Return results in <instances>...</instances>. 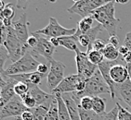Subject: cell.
Instances as JSON below:
<instances>
[{"label": "cell", "instance_id": "17", "mask_svg": "<svg viewBox=\"0 0 131 120\" xmlns=\"http://www.w3.org/2000/svg\"><path fill=\"white\" fill-rule=\"evenodd\" d=\"M116 98L121 99L131 108V80H127L122 84H115Z\"/></svg>", "mask_w": 131, "mask_h": 120}, {"label": "cell", "instance_id": "35", "mask_svg": "<svg viewBox=\"0 0 131 120\" xmlns=\"http://www.w3.org/2000/svg\"><path fill=\"white\" fill-rule=\"evenodd\" d=\"M8 59H9L8 57V53L6 49V47L4 45H1V49H0V61H1V64H0V68H1V72L4 71V65H5V62Z\"/></svg>", "mask_w": 131, "mask_h": 120}, {"label": "cell", "instance_id": "6", "mask_svg": "<svg viewBox=\"0 0 131 120\" xmlns=\"http://www.w3.org/2000/svg\"><path fill=\"white\" fill-rule=\"evenodd\" d=\"M108 2L109 1L105 0H79L75 1L74 4L67 9V11L72 14H77L84 19L90 16L94 10L106 5Z\"/></svg>", "mask_w": 131, "mask_h": 120}, {"label": "cell", "instance_id": "7", "mask_svg": "<svg viewBox=\"0 0 131 120\" xmlns=\"http://www.w3.org/2000/svg\"><path fill=\"white\" fill-rule=\"evenodd\" d=\"M75 62L77 68V74L84 80H88L97 72L98 66L93 65L89 61L88 54L81 52L80 49L77 48L75 51Z\"/></svg>", "mask_w": 131, "mask_h": 120}, {"label": "cell", "instance_id": "44", "mask_svg": "<svg viewBox=\"0 0 131 120\" xmlns=\"http://www.w3.org/2000/svg\"><path fill=\"white\" fill-rule=\"evenodd\" d=\"M49 41H50V43H52L55 47H58L59 45H60V38H50Z\"/></svg>", "mask_w": 131, "mask_h": 120}, {"label": "cell", "instance_id": "8", "mask_svg": "<svg viewBox=\"0 0 131 120\" xmlns=\"http://www.w3.org/2000/svg\"><path fill=\"white\" fill-rule=\"evenodd\" d=\"M33 33L37 37L38 42L36 46L30 50V53L35 57L37 55H41V56L46 58L47 62L50 63L53 60V55L56 51V47L50 43L49 39H48L46 36L36 34L35 33Z\"/></svg>", "mask_w": 131, "mask_h": 120}, {"label": "cell", "instance_id": "16", "mask_svg": "<svg viewBox=\"0 0 131 120\" xmlns=\"http://www.w3.org/2000/svg\"><path fill=\"white\" fill-rule=\"evenodd\" d=\"M29 93L35 100L36 106L46 104L48 103H51L53 99H54V97H55V94L45 93L38 86H34V87L30 88Z\"/></svg>", "mask_w": 131, "mask_h": 120}, {"label": "cell", "instance_id": "46", "mask_svg": "<svg viewBox=\"0 0 131 120\" xmlns=\"http://www.w3.org/2000/svg\"><path fill=\"white\" fill-rule=\"evenodd\" d=\"M126 68H127V71H128L129 80H131V64H127V65H126Z\"/></svg>", "mask_w": 131, "mask_h": 120}, {"label": "cell", "instance_id": "19", "mask_svg": "<svg viewBox=\"0 0 131 120\" xmlns=\"http://www.w3.org/2000/svg\"><path fill=\"white\" fill-rule=\"evenodd\" d=\"M94 17L92 15L88 16L86 18H84L80 20L77 24V30H76L75 34H73V37L77 42H78V36L81 34H86V33H88L89 31L92 29V24L94 22Z\"/></svg>", "mask_w": 131, "mask_h": 120}, {"label": "cell", "instance_id": "3", "mask_svg": "<svg viewBox=\"0 0 131 120\" xmlns=\"http://www.w3.org/2000/svg\"><path fill=\"white\" fill-rule=\"evenodd\" d=\"M40 62L35 59L30 52L25 54V55L21 57L17 62L12 63L4 71L1 72V76H13L20 74H27L36 71Z\"/></svg>", "mask_w": 131, "mask_h": 120}, {"label": "cell", "instance_id": "42", "mask_svg": "<svg viewBox=\"0 0 131 120\" xmlns=\"http://www.w3.org/2000/svg\"><path fill=\"white\" fill-rule=\"evenodd\" d=\"M118 51H119V54L122 55L123 56L129 52V50L127 49V47H126L125 45H120V47L118 48Z\"/></svg>", "mask_w": 131, "mask_h": 120}, {"label": "cell", "instance_id": "32", "mask_svg": "<svg viewBox=\"0 0 131 120\" xmlns=\"http://www.w3.org/2000/svg\"><path fill=\"white\" fill-rule=\"evenodd\" d=\"M29 90H30L29 86L23 82H17L14 86V91H15V93L17 96H21L25 93H28Z\"/></svg>", "mask_w": 131, "mask_h": 120}, {"label": "cell", "instance_id": "33", "mask_svg": "<svg viewBox=\"0 0 131 120\" xmlns=\"http://www.w3.org/2000/svg\"><path fill=\"white\" fill-rule=\"evenodd\" d=\"M116 106L118 107V120H131V113L127 109L124 108L119 103H116Z\"/></svg>", "mask_w": 131, "mask_h": 120}, {"label": "cell", "instance_id": "31", "mask_svg": "<svg viewBox=\"0 0 131 120\" xmlns=\"http://www.w3.org/2000/svg\"><path fill=\"white\" fill-rule=\"evenodd\" d=\"M20 97V99H21V101L23 102V103H24V105H25L28 109H33V108L36 107L35 100L31 96L29 93L21 95Z\"/></svg>", "mask_w": 131, "mask_h": 120}, {"label": "cell", "instance_id": "26", "mask_svg": "<svg viewBox=\"0 0 131 120\" xmlns=\"http://www.w3.org/2000/svg\"><path fill=\"white\" fill-rule=\"evenodd\" d=\"M45 120H60L59 118V107H58V102H57V99L55 98L53 99L52 103L50 104V107H49V110L47 116H46Z\"/></svg>", "mask_w": 131, "mask_h": 120}, {"label": "cell", "instance_id": "20", "mask_svg": "<svg viewBox=\"0 0 131 120\" xmlns=\"http://www.w3.org/2000/svg\"><path fill=\"white\" fill-rule=\"evenodd\" d=\"M58 102V107H59V118L60 120H71L70 114H69L68 108L66 106L65 103L62 99L61 93H54Z\"/></svg>", "mask_w": 131, "mask_h": 120}, {"label": "cell", "instance_id": "29", "mask_svg": "<svg viewBox=\"0 0 131 120\" xmlns=\"http://www.w3.org/2000/svg\"><path fill=\"white\" fill-rule=\"evenodd\" d=\"M79 106L82 109L86 111H92L93 110V98L92 97H84L79 102Z\"/></svg>", "mask_w": 131, "mask_h": 120}, {"label": "cell", "instance_id": "9", "mask_svg": "<svg viewBox=\"0 0 131 120\" xmlns=\"http://www.w3.org/2000/svg\"><path fill=\"white\" fill-rule=\"evenodd\" d=\"M64 71H65V65L63 63L56 61L54 59L50 62V70L47 78V86L51 93L64 80L65 78Z\"/></svg>", "mask_w": 131, "mask_h": 120}, {"label": "cell", "instance_id": "4", "mask_svg": "<svg viewBox=\"0 0 131 120\" xmlns=\"http://www.w3.org/2000/svg\"><path fill=\"white\" fill-rule=\"evenodd\" d=\"M2 45H4L8 53V57L12 61V63L17 62L21 57H23L25 54L30 52V47L27 44H24L20 41V39L15 34L14 29L11 27L8 28V37Z\"/></svg>", "mask_w": 131, "mask_h": 120}, {"label": "cell", "instance_id": "11", "mask_svg": "<svg viewBox=\"0 0 131 120\" xmlns=\"http://www.w3.org/2000/svg\"><path fill=\"white\" fill-rule=\"evenodd\" d=\"M0 81H1L0 107L2 108L16 96L14 86L17 83V81L8 76H1Z\"/></svg>", "mask_w": 131, "mask_h": 120}, {"label": "cell", "instance_id": "24", "mask_svg": "<svg viewBox=\"0 0 131 120\" xmlns=\"http://www.w3.org/2000/svg\"><path fill=\"white\" fill-rule=\"evenodd\" d=\"M60 46H63L66 49H68L70 51H74V52L78 48V46H77V41L74 39L73 35L60 38Z\"/></svg>", "mask_w": 131, "mask_h": 120}, {"label": "cell", "instance_id": "15", "mask_svg": "<svg viewBox=\"0 0 131 120\" xmlns=\"http://www.w3.org/2000/svg\"><path fill=\"white\" fill-rule=\"evenodd\" d=\"M110 76L115 84H122L126 81L129 79L126 65H125V63H121L114 66L110 70Z\"/></svg>", "mask_w": 131, "mask_h": 120}, {"label": "cell", "instance_id": "39", "mask_svg": "<svg viewBox=\"0 0 131 120\" xmlns=\"http://www.w3.org/2000/svg\"><path fill=\"white\" fill-rule=\"evenodd\" d=\"M20 117L23 118V120H34L35 119V117H34V114L31 109H27L25 112H23V114L21 115Z\"/></svg>", "mask_w": 131, "mask_h": 120}, {"label": "cell", "instance_id": "13", "mask_svg": "<svg viewBox=\"0 0 131 120\" xmlns=\"http://www.w3.org/2000/svg\"><path fill=\"white\" fill-rule=\"evenodd\" d=\"M28 25H29V23H28L26 13L21 14L18 20H13L12 22V28L14 29L15 34L20 39V42L24 44L30 37L29 32H28Z\"/></svg>", "mask_w": 131, "mask_h": 120}, {"label": "cell", "instance_id": "22", "mask_svg": "<svg viewBox=\"0 0 131 120\" xmlns=\"http://www.w3.org/2000/svg\"><path fill=\"white\" fill-rule=\"evenodd\" d=\"M93 98V112L97 115H102L105 114L106 111V100L102 99L100 96H94Z\"/></svg>", "mask_w": 131, "mask_h": 120}, {"label": "cell", "instance_id": "10", "mask_svg": "<svg viewBox=\"0 0 131 120\" xmlns=\"http://www.w3.org/2000/svg\"><path fill=\"white\" fill-rule=\"evenodd\" d=\"M28 108L26 107L20 96L16 95L12 100L8 102L4 107L0 110V118L12 117V116H21L23 112H25Z\"/></svg>", "mask_w": 131, "mask_h": 120}, {"label": "cell", "instance_id": "25", "mask_svg": "<svg viewBox=\"0 0 131 120\" xmlns=\"http://www.w3.org/2000/svg\"><path fill=\"white\" fill-rule=\"evenodd\" d=\"M104 55V58L108 61H114V60H117L119 56V51L117 48H115L114 46H113L112 44H109L107 43L105 49L102 52Z\"/></svg>", "mask_w": 131, "mask_h": 120}, {"label": "cell", "instance_id": "43", "mask_svg": "<svg viewBox=\"0 0 131 120\" xmlns=\"http://www.w3.org/2000/svg\"><path fill=\"white\" fill-rule=\"evenodd\" d=\"M122 59L124 60V62L126 63V65H127V64H131V52H130V51H129L126 55H124Z\"/></svg>", "mask_w": 131, "mask_h": 120}, {"label": "cell", "instance_id": "45", "mask_svg": "<svg viewBox=\"0 0 131 120\" xmlns=\"http://www.w3.org/2000/svg\"><path fill=\"white\" fill-rule=\"evenodd\" d=\"M1 120H23V118L20 116H12V117H7V118H3Z\"/></svg>", "mask_w": 131, "mask_h": 120}, {"label": "cell", "instance_id": "36", "mask_svg": "<svg viewBox=\"0 0 131 120\" xmlns=\"http://www.w3.org/2000/svg\"><path fill=\"white\" fill-rule=\"evenodd\" d=\"M49 70H50V63L46 62V63H40L39 66H38L37 69H36V71L38 73H40V74H43V75H48Z\"/></svg>", "mask_w": 131, "mask_h": 120}, {"label": "cell", "instance_id": "47", "mask_svg": "<svg viewBox=\"0 0 131 120\" xmlns=\"http://www.w3.org/2000/svg\"><path fill=\"white\" fill-rule=\"evenodd\" d=\"M116 3H119V4H126V3L128 2V0H125V1H121V0H117L115 1Z\"/></svg>", "mask_w": 131, "mask_h": 120}, {"label": "cell", "instance_id": "38", "mask_svg": "<svg viewBox=\"0 0 131 120\" xmlns=\"http://www.w3.org/2000/svg\"><path fill=\"white\" fill-rule=\"evenodd\" d=\"M37 37L35 36L34 33H32V35H30V37H29V39L27 40V42H26V44L30 47V50L31 49H33V48H35V46H36V44H37Z\"/></svg>", "mask_w": 131, "mask_h": 120}, {"label": "cell", "instance_id": "41", "mask_svg": "<svg viewBox=\"0 0 131 120\" xmlns=\"http://www.w3.org/2000/svg\"><path fill=\"white\" fill-rule=\"evenodd\" d=\"M108 43L109 44H112L113 46L117 48V49L120 47V46H119V38L117 37V35H116V36H111V37L109 38Z\"/></svg>", "mask_w": 131, "mask_h": 120}, {"label": "cell", "instance_id": "5", "mask_svg": "<svg viewBox=\"0 0 131 120\" xmlns=\"http://www.w3.org/2000/svg\"><path fill=\"white\" fill-rule=\"evenodd\" d=\"M76 28L73 29H67L64 28L58 22L57 19L53 17L49 18V23L47 27L40 29V30L35 31V33L36 34H40L46 36V37L49 38H61L66 37V36H72V35L75 34Z\"/></svg>", "mask_w": 131, "mask_h": 120}, {"label": "cell", "instance_id": "21", "mask_svg": "<svg viewBox=\"0 0 131 120\" xmlns=\"http://www.w3.org/2000/svg\"><path fill=\"white\" fill-rule=\"evenodd\" d=\"M51 103H48L43 105H39V106H36V107L31 109L34 114V117H35L34 120H45L46 116H47L48 113V110H49Z\"/></svg>", "mask_w": 131, "mask_h": 120}, {"label": "cell", "instance_id": "28", "mask_svg": "<svg viewBox=\"0 0 131 120\" xmlns=\"http://www.w3.org/2000/svg\"><path fill=\"white\" fill-rule=\"evenodd\" d=\"M79 113H80L81 120H102V115H97L96 113L93 111H86L82 109L79 106Z\"/></svg>", "mask_w": 131, "mask_h": 120}, {"label": "cell", "instance_id": "2", "mask_svg": "<svg viewBox=\"0 0 131 120\" xmlns=\"http://www.w3.org/2000/svg\"><path fill=\"white\" fill-rule=\"evenodd\" d=\"M102 93L111 94V91H110V87L108 86V84L103 80L101 72L97 70V72L90 79L86 80V89L81 93H72V96L74 100H79L80 102L81 99L84 97H86V96L94 97V96H98L99 94H102Z\"/></svg>", "mask_w": 131, "mask_h": 120}, {"label": "cell", "instance_id": "34", "mask_svg": "<svg viewBox=\"0 0 131 120\" xmlns=\"http://www.w3.org/2000/svg\"><path fill=\"white\" fill-rule=\"evenodd\" d=\"M118 107L115 105L113 110L102 115V120H118Z\"/></svg>", "mask_w": 131, "mask_h": 120}, {"label": "cell", "instance_id": "40", "mask_svg": "<svg viewBox=\"0 0 131 120\" xmlns=\"http://www.w3.org/2000/svg\"><path fill=\"white\" fill-rule=\"evenodd\" d=\"M123 45H125L126 47H127V49L131 52V32H129V33H127L126 34Z\"/></svg>", "mask_w": 131, "mask_h": 120}, {"label": "cell", "instance_id": "1", "mask_svg": "<svg viewBox=\"0 0 131 120\" xmlns=\"http://www.w3.org/2000/svg\"><path fill=\"white\" fill-rule=\"evenodd\" d=\"M115 1H109L106 5L94 10L91 13V15L98 21L99 24H101L103 29L107 31L110 37L116 36L117 27L120 23V20L115 18Z\"/></svg>", "mask_w": 131, "mask_h": 120}, {"label": "cell", "instance_id": "12", "mask_svg": "<svg viewBox=\"0 0 131 120\" xmlns=\"http://www.w3.org/2000/svg\"><path fill=\"white\" fill-rule=\"evenodd\" d=\"M81 80H86L83 78H81L78 74H73L64 78V80L61 82V84L56 88L52 94L54 93H76L77 85Z\"/></svg>", "mask_w": 131, "mask_h": 120}, {"label": "cell", "instance_id": "23", "mask_svg": "<svg viewBox=\"0 0 131 120\" xmlns=\"http://www.w3.org/2000/svg\"><path fill=\"white\" fill-rule=\"evenodd\" d=\"M16 7L14 3H8L6 4V7L2 11H0V18L1 20L3 19H7L8 20L13 21V19L15 17L16 14Z\"/></svg>", "mask_w": 131, "mask_h": 120}, {"label": "cell", "instance_id": "37", "mask_svg": "<svg viewBox=\"0 0 131 120\" xmlns=\"http://www.w3.org/2000/svg\"><path fill=\"white\" fill-rule=\"evenodd\" d=\"M106 45H107V43H105V42H104L103 40H101V39H97V40L93 43V44H92V50L103 52V50L106 47Z\"/></svg>", "mask_w": 131, "mask_h": 120}, {"label": "cell", "instance_id": "18", "mask_svg": "<svg viewBox=\"0 0 131 120\" xmlns=\"http://www.w3.org/2000/svg\"><path fill=\"white\" fill-rule=\"evenodd\" d=\"M61 96H62V99L65 103L66 106L68 108L71 120H81L78 107L79 103L73 99L72 93H63V94H61Z\"/></svg>", "mask_w": 131, "mask_h": 120}, {"label": "cell", "instance_id": "14", "mask_svg": "<svg viewBox=\"0 0 131 120\" xmlns=\"http://www.w3.org/2000/svg\"><path fill=\"white\" fill-rule=\"evenodd\" d=\"M102 30H103V27L101 24H98L97 26L92 28L86 34H81L78 36V43L83 47L86 48V54H88L92 50V44L98 39L97 37H98L99 33Z\"/></svg>", "mask_w": 131, "mask_h": 120}, {"label": "cell", "instance_id": "30", "mask_svg": "<svg viewBox=\"0 0 131 120\" xmlns=\"http://www.w3.org/2000/svg\"><path fill=\"white\" fill-rule=\"evenodd\" d=\"M45 78H48V75H43L37 71H35L30 73V82L32 86H38Z\"/></svg>", "mask_w": 131, "mask_h": 120}, {"label": "cell", "instance_id": "27", "mask_svg": "<svg viewBox=\"0 0 131 120\" xmlns=\"http://www.w3.org/2000/svg\"><path fill=\"white\" fill-rule=\"evenodd\" d=\"M88 59L93 65L99 66L100 64L104 61V55L102 54V52H100V51L96 50H92L88 54Z\"/></svg>", "mask_w": 131, "mask_h": 120}]
</instances>
